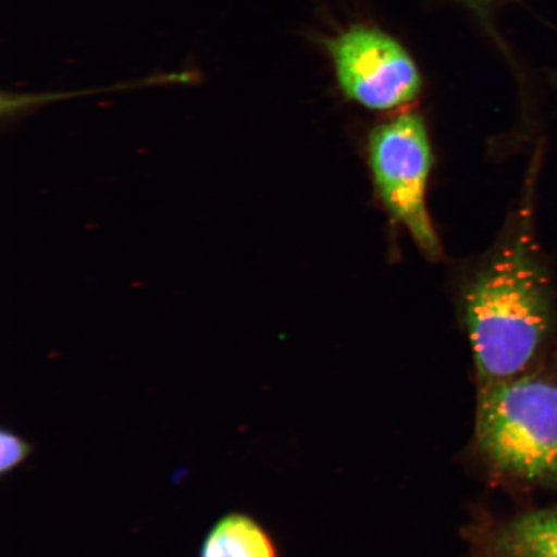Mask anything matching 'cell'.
<instances>
[{"label": "cell", "mask_w": 557, "mask_h": 557, "mask_svg": "<svg viewBox=\"0 0 557 557\" xmlns=\"http://www.w3.org/2000/svg\"><path fill=\"white\" fill-rule=\"evenodd\" d=\"M529 198L517 228L469 284L463 298L473 357L485 382L518 377L552 331L554 295L533 238Z\"/></svg>", "instance_id": "6da1fadb"}, {"label": "cell", "mask_w": 557, "mask_h": 557, "mask_svg": "<svg viewBox=\"0 0 557 557\" xmlns=\"http://www.w3.org/2000/svg\"><path fill=\"white\" fill-rule=\"evenodd\" d=\"M476 437L494 468L531 482H557V385L527 374L485 382Z\"/></svg>", "instance_id": "7a4b0ae2"}, {"label": "cell", "mask_w": 557, "mask_h": 557, "mask_svg": "<svg viewBox=\"0 0 557 557\" xmlns=\"http://www.w3.org/2000/svg\"><path fill=\"white\" fill-rule=\"evenodd\" d=\"M369 159L383 205L430 260L443 255L426 205L433 151L426 125L416 113L395 116L369 136Z\"/></svg>", "instance_id": "3957f363"}, {"label": "cell", "mask_w": 557, "mask_h": 557, "mask_svg": "<svg viewBox=\"0 0 557 557\" xmlns=\"http://www.w3.org/2000/svg\"><path fill=\"white\" fill-rule=\"evenodd\" d=\"M347 99L367 109L395 110L417 99L422 78L412 55L392 35L352 25L325 41Z\"/></svg>", "instance_id": "277c9868"}, {"label": "cell", "mask_w": 557, "mask_h": 557, "mask_svg": "<svg viewBox=\"0 0 557 557\" xmlns=\"http://www.w3.org/2000/svg\"><path fill=\"white\" fill-rule=\"evenodd\" d=\"M496 557H557V510L528 513L494 533Z\"/></svg>", "instance_id": "5b68a950"}, {"label": "cell", "mask_w": 557, "mask_h": 557, "mask_svg": "<svg viewBox=\"0 0 557 557\" xmlns=\"http://www.w3.org/2000/svg\"><path fill=\"white\" fill-rule=\"evenodd\" d=\"M199 557H277L270 535L255 519L240 512L225 515L211 528Z\"/></svg>", "instance_id": "8992f818"}, {"label": "cell", "mask_w": 557, "mask_h": 557, "mask_svg": "<svg viewBox=\"0 0 557 557\" xmlns=\"http://www.w3.org/2000/svg\"><path fill=\"white\" fill-rule=\"evenodd\" d=\"M0 441H2V444H0V451H2L0 473L5 476L7 473L15 470L29 458L33 448L29 443L11 430L3 429L0 433Z\"/></svg>", "instance_id": "52a82bcc"}, {"label": "cell", "mask_w": 557, "mask_h": 557, "mask_svg": "<svg viewBox=\"0 0 557 557\" xmlns=\"http://www.w3.org/2000/svg\"><path fill=\"white\" fill-rule=\"evenodd\" d=\"M459 2L470 4L472 7H476V5L490 4V3L494 2V0H459Z\"/></svg>", "instance_id": "ba28073f"}, {"label": "cell", "mask_w": 557, "mask_h": 557, "mask_svg": "<svg viewBox=\"0 0 557 557\" xmlns=\"http://www.w3.org/2000/svg\"><path fill=\"white\" fill-rule=\"evenodd\" d=\"M556 82H557V74H556Z\"/></svg>", "instance_id": "9c48e42d"}]
</instances>
